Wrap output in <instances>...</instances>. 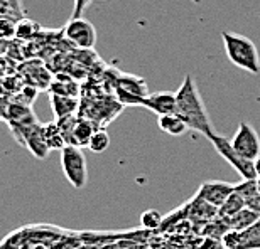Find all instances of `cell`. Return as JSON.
Listing matches in <instances>:
<instances>
[{
  "instance_id": "1",
  "label": "cell",
  "mask_w": 260,
  "mask_h": 249,
  "mask_svg": "<svg viewBox=\"0 0 260 249\" xmlns=\"http://www.w3.org/2000/svg\"><path fill=\"white\" fill-rule=\"evenodd\" d=\"M176 115L183 118L189 130L200 132L206 138L215 133L206 106L201 100V95L191 74L184 77L183 85L176 91Z\"/></svg>"
},
{
  "instance_id": "2",
  "label": "cell",
  "mask_w": 260,
  "mask_h": 249,
  "mask_svg": "<svg viewBox=\"0 0 260 249\" xmlns=\"http://www.w3.org/2000/svg\"><path fill=\"white\" fill-rule=\"evenodd\" d=\"M223 44H225L226 56L232 64H235L240 69L258 74L260 72V58L257 46L250 39L240 34L223 32L221 34Z\"/></svg>"
},
{
  "instance_id": "3",
  "label": "cell",
  "mask_w": 260,
  "mask_h": 249,
  "mask_svg": "<svg viewBox=\"0 0 260 249\" xmlns=\"http://www.w3.org/2000/svg\"><path fill=\"white\" fill-rule=\"evenodd\" d=\"M61 167L66 175L68 182L75 189H83L88 182V167L86 158L81 147L76 145H64L61 148Z\"/></svg>"
},
{
  "instance_id": "4",
  "label": "cell",
  "mask_w": 260,
  "mask_h": 249,
  "mask_svg": "<svg viewBox=\"0 0 260 249\" xmlns=\"http://www.w3.org/2000/svg\"><path fill=\"white\" fill-rule=\"evenodd\" d=\"M208 140L211 142V145L215 147L221 158H225L228 163L232 165L233 169L240 174L242 179H257V172H255V165H253V160L245 158L243 155H240L233 148L232 142H228L225 137L218 133H213L208 137Z\"/></svg>"
},
{
  "instance_id": "5",
  "label": "cell",
  "mask_w": 260,
  "mask_h": 249,
  "mask_svg": "<svg viewBox=\"0 0 260 249\" xmlns=\"http://www.w3.org/2000/svg\"><path fill=\"white\" fill-rule=\"evenodd\" d=\"M64 37L80 49H93L96 44V30L90 20L86 19H70L66 24Z\"/></svg>"
},
{
  "instance_id": "6",
  "label": "cell",
  "mask_w": 260,
  "mask_h": 249,
  "mask_svg": "<svg viewBox=\"0 0 260 249\" xmlns=\"http://www.w3.org/2000/svg\"><path fill=\"white\" fill-rule=\"evenodd\" d=\"M232 145L238 153L248 160H255L257 157H260V138L255 128L247 121H242L238 124V130L233 135Z\"/></svg>"
},
{
  "instance_id": "7",
  "label": "cell",
  "mask_w": 260,
  "mask_h": 249,
  "mask_svg": "<svg viewBox=\"0 0 260 249\" xmlns=\"http://www.w3.org/2000/svg\"><path fill=\"white\" fill-rule=\"evenodd\" d=\"M19 128H20L19 137H22V142L25 147L30 150V153L38 158H44L49 152V147L44 138L43 124L34 121V123H27V124H19Z\"/></svg>"
},
{
  "instance_id": "8",
  "label": "cell",
  "mask_w": 260,
  "mask_h": 249,
  "mask_svg": "<svg viewBox=\"0 0 260 249\" xmlns=\"http://www.w3.org/2000/svg\"><path fill=\"white\" fill-rule=\"evenodd\" d=\"M137 106L147 108L149 111L157 115V118L164 115H173V113H176V93L159 91V93H152V95L142 96L139 100Z\"/></svg>"
},
{
  "instance_id": "9",
  "label": "cell",
  "mask_w": 260,
  "mask_h": 249,
  "mask_svg": "<svg viewBox=\"0 0 260 249\" xmlns=\"http://www.w3.org/2000/svg\"><path fill=\"white\" fill-rule=\"evenodd\" d=\"M233 192H235V184L221 182V180H210V182H203L196 194L206 202H210L211 205L220 209Z\"/></svg>"
},
{
  "instance_id": "10",
  "label": "cell",
  "mask_w": 260,
  "mask_h": 249,
  "mask_svg": "<svg viewBox=\"0 0 260 249\" xmlns=\"http://www.w3.org/2000/svg\"><path fill=\"white\" fill-rule=\"evenodd\" d=\"M186 217L193 224L203 226L205 227L208 222L215 221L218 217V207L211 205L210 202L201 199L200 195H194L188 204H186Z\"/></svg>"
},
{
  "instance_id": "11",
  "label": "cell",
  "mask_w": 260,
  "mask_h": 249,
  "mask_svg": "<svg viewBox=\"0 0 260 249\" xmlns=\"http://www.w3.org/2000/svg\"><path fill=\"white\" fill-rule=\"evenodd\" d=\"M51 105L56 116V121L63 120V118L73 116L78 108V101L75 96H63V95H53L51 98Z\"/></svg>"
},
{
  "instance_id": "12",
  "label": "cell",
  "mask_w": 260,
  "mask_h": 249,
  "mask_svg": "<svg viewBox=\"0 0 260 249\" xmlns=\"http://www.w3.org/2000/svg\"><path fill=\"white\" fill-rule=\"evenodd\" d=\"M157 124H159V128L162 130V132L171 135V137H181V135H184L189 130V127L184 123L183 118L178 116L176 113H173V115L159 116L157 118Z\"/></svg>"
},
{
  "instance_id": "13",
  "label": "cell",
  "mask_w": 260,
  "mask_h": 249,
  "mask_svg": "<svg viewBox=\"0 0 260 249\" xmlns=\"http://www.w3.org/2000/svg\"><path fill=\"white\" fill-rule=\"evenodd\" d=\"M258 214L250 209H242L238 214L233 217H228V226H230V231H247L248 227H252L253 224L258 222Z\"/></svg>"
},
{
  "instance_id": "14",
  "label": "cell",
  "mask_w": 260,
  "mask_h": 249,
  "mask_svg": "<svg viewBox=\"0 0 260 249\" xmlns=\"http://www.w3.org/2000/svg\"><path fill=\"white\" fill-rule=\"evenodd\" d=\"M115 88H122L132 95L137 96H147V88H145V81H142L137 76L132 74H120L115 81Z\"/></svg>"
},
{
  "instance_id": "15",
  "label": "cell",
  "mask_w": 260,
  "mask_h": 249,
  "mask_svg": "<svg viewBox=\"0 0 260 249\" xmlns=\"http://www.w3.org/2000/svg\"><path fill=\"white\" fill-rule=\"evenodd\" d=\"M233 249H260V222L247 231H238V244Z\"/></svg>"
},
{
  "instance_id": "16",
  "label": "cell",
  "mask_w": 260,
  "mask_h": 249,
  "mask_svg": "<svg viewBox=\"0 0 260 249\" xmlns=\"http://www.w3.org/2000/svg\"><path fill=\"white\" fill-rule=\"evenodd\" d=\"M245 207H247L245 199H243L240 194L233 192V194L225 200V204H223L220 209H218V216L228 219V217H233L235 214H238V212H240L242 209H245Z\"/></svg>"
},
{
  "instance_id": "17",
  "label": "cell",
  "mask_w": 260,
  "mask_h": 249,
  "mask_svg": "<svg viewBox=\"0 0 260 249\" xmlns=\"http://www.w3.org/2000/svg\"><path fill=\"white\" fill-rule=\"evenodd\" d=\"M43 132H44V138H46V143H48L49 150L51 148H59L61 150L66 145L58 121L43 124Z\"/></svg>"
},
{
  "instance_id": "18",
  "label": "cell",
  "mask_w": 260,
  "mask_h": 249,
  "mask_svg": "<svg viewBox=\"0 0 260 249\" xmlns=\"http://www.w3.org/2000/svg\"><path fill=\"white\" fill-rule=\"evenodd\" d=\"M96 130L93 128L91 121L88 120H78L75 132H73V138H75V145L76 147H88V142H90L91 135L95 133Z\"/></svg>"
},
{
  "instance_id": "19",
  "label": "cell",
  "mask_w": 260,
  "mask_h": 249,
  "mask_svg": "<svg viewBox=\"0 0 260 249\" xmlns=\"http://www.w3.org/2000/svg\"><path fill=\"white\" fill-rule=\"evenodd\" d=\"M108 147H110V135H108L105 130H96V132L91 135L90 142H88V148H90L93 153L107 152Z\"/></svg>"
},
{
  "instance_id": "20",
  "label": "cell",
  "mask_w": 260,
  "mask_h": 249,
  "mask_svg": "<svg viewBox=\"0 0 260 249\" xmlns=\"http://www.w3.org/2000/svg\"><path fill=\"white\" fill-rule=\"evenodd\" d=\"M162 222H164L162 214L155 209H147L140 214V224H142V227H145L147 231L159 229V227H162Z\"/></svg>"
},
{
  "instance_id": "21",
  "label": "cell",
  "mask_w": 260,
  "mask_h": 249,
  "mask_svg": "<svg viewBox=\"0 0 260 249\" xmlns=\"http://www.w3.org/2000/svg\"><path fill=\"white\" fill-rule=\"evenodd\" d=\"M39 32V25L32 22L29 19H20L17 22V32H15V37L22 39V40H30L36 37V34Z\"/></svg>"
},
{
  "instance_id": "22",
  "label": "cell",
  "mask_w": 260,
  "mask_h": 249,
  "mask_svg": "<svg viewBox=\"0 0 260 249\" xmlns=\"http://www.w3.org/2000/svg\"><path fill=\"white\" fill-rule=\"evenodd\" d=\"M235 192L240 194L243 199H250V197L260 194L258 192V185H257V179H243L242 182L235 184Z\"/></svg>"
},
{
  "instance_id": "23",
  "label": "cell",
  "mask_w": 260,
  "mask_h": 249,
  "mask_svg": "<svg viewBox=\"0 0 260 249\" xmlns=\"http://www.w3.org/2000/svg\"><path fill=\"white\" fill-rule=\"evenodd\" d=\"M17 19L12 17H0V39H12L15 37V32H17Z\"/></svg>"
},
{
  "instance_id": "24",
  "label": "cell",
  "mask_w": 260,
  "mask_h": 249,
  "mask_svg": "<svg viewBox=\"0 0 260 249\" xmlns=\"http://www.w3.org/2000/svg\"><path fill=\"white\" fill-rule=\"evenodd\" d=\"M198 249H225L221 239H216V237H205L201 241V244L198 246Z\"/></svg>"
},
{
  "instance_id": "25",
  "label": "cell",
  "mask_w": 260,
  "mask_h": 249,
  "mask_svg": "<svg viewBox=\"0 0 260 249\" xmlns=\"http://www.w3.org/2000/svg\"><path fill=\"white\" fill-rule=\"evenodd\" d=\"M245 204H247V209H250V211H253V212H257V214L260 216V194L250 197V199H247V200H245Z\"/></svg>"
},
{
  "instance_id": "26",
  "label": "cell",
  "mask_w": 260,
  "mask_h": 249,
  "mask_svg": "<svg viewBox=\"0 0 260 249\" xmlns=\"http://www.w3.org/2000/svg\"><path fill=\"white\" fill-rule=\"evenodd\" d=\"M253 165H255V172H257V177H260V157H257L253 160Z\"/></svg>"
},
{
  "instance_id": "27",
  "label": "cell",
  "mask_w": 260,
  "mask_h": 249,
  "mask_svg": "<svg viewBox=\"0 0 260 249\" xmlns=\"http://www.w3.org/2000/svg\"><path fill=\"white\" fill-rule=\"evenodd\" d=\"M257 185H258V192H260V177H257Z\"/></svg>"
},
{
  "instance_id": "28",
  "label": "cell",
  "mask_w": 260,
  "mask_h": 249,
  "mask_svg": "<svg viewBox=\"0 0 260 249\" xmlns=\"http://www.w3.org/2000/svg\"><path fill=\"white\" fill-rule=\"evenodd\" d=\"M140 249H155V247H147V246H144V247H140Z\"/></svg>"
},
{
  "instance_id": "29",
  "label": "cell",
  "mask_w": 260,
  "mask_h": 249,
  "mask_svg": "<svg viewBox=\"0 0 260 249\" xmlns=\"http://www.w3.org/2000/svg\"><path fill=\"white\" fill-rule=\"evenodd\" d=\"M96 2H103V0H96Z\"/></svg>"
},
{
  "instance_id": "30",
  "label": "cell",
  "mask_w": 260,
  "mask_h": 249,
  "mask_svg": "<svg viewBox=\"0 0 260 249\" xmlns=\"http://www.w3.org/2000/svg\"><path fill=\"white\" fill-rule=\"evenodd\" d=\"M258 222H260V217H258Z\"/></svg>"
}]
</instances>
